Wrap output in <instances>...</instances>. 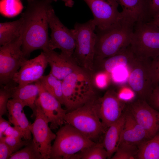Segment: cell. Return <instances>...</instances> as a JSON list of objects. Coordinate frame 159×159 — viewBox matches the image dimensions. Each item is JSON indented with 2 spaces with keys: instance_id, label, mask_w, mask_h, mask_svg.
<instances>
[{
  "instance_id": "1",
  "label": "cell",
  "mask_w": 159,
  "mask_h": 159,
  "mask_svg": "<svg viewBox=\"0 0 159 159\" xmlns=\"http://www.w3.org/2000/svg\"><path fill=\"white\" fill-rule=\"evenodd\" d=\"M52 0H31L27 1L23 19L21 34V49L27 58L31 53L37 49L49 48V38L47 14L52 7Z\"/></svg>"
},
{
  "instance_id": "2",
  "label": "cell",
  "mask_w": 159,
  "mask_h": 159,
  "mask_svg": "<svg viewBox=\"0 0 159 159\" xmlns=\"http://www.w3.org/2000/svg\"><path fill=\"white\" fill-rule=\"evenodd\" d=\"M62 86L63 105L67 112L97 97L91 74L82 68L64 79Z\"/></svg>"
},
{
  "instance_id": "3",
  "label": "cell",
  "mask_w": 159,
  "mask_h": 159,
  "mask_svg": "<svg viewBox=\"0 0 159 159\" xmlns=\"http://www.w3.org/2000/svg\"><path fill=\"white\" fill-rule=\"evenodd\" d=\"M134 26L123 20L115 27L104 31H97L94 64L127 48L130 45Z\"/></svg>"
},
{
  "instance_id": "4",
  "label": "cell",
  "mask_w": 159,
  "mask_h": 159,
  "mask_svg": "<svg viewBox=\"0 0 159 159\" xmlns=\"http://www.w3.org/2000/svg\"><path fill=\"white\" fill-rule=\"evenodd\" d=\"M95 99L66 114L65 123L68 124L93 142H102V136L106 128L99 118L96 109Z\"/></svg>"
},
{
  "instance_id": "5",
  "label": "cell",
  "mask_w": 159,
  "mask_h": 159,
  "mask_svg": "<svg viewBox=\"0 0 159 159\" xmlns=\"http://www.w3.org/2000/svg\"><path fill=\"white\" fill-rule=\"evenodd\" d=\"M94 20L74 25L75 46L72 57L78 65L90 73L94 71L95 48L97 38Z\"/></svg>"
},
{
  "instance_id": "6",
  "label": "cell",
  "mask_w": 159,
  "mask_h": 159,
  "mask_svg": "<svg viewBox=\"0 0 159 159\" xmlns=\"http://www.w3.org/2000/svg\"><path fill=\"white\" fill-rule=\"evenodd\" d=\"M135 25L130 48L136 57L152 60L159 55V27L150 20Z\"/></svg>"
},
{
  "instance_id": "7",
  "label": "cell",
  "mask_w": 159,
  "mask_h": 159,
  "mask_svg": "<svg viewBox=\"0 0 159 159\" xmlns=\"http://www.w3.org/2000/svg\"><path fill=\"white\" fill-rule=\"evenodd\" d=\"M56 135L49 159H71L75 154L96 143L67 123Z\"/></svg>"
},
{
  "instance_id": "8",
  "label": "cell",
  "mask_w": 159,
  "mask_h": 159,
  "mask_svg": "<svg viewBox=\"0 0 159 159\" xmlns=\"http://www.w3.org/2000/svg\"><path fill=\"white\" fill-rule=\"evenodd\" d=\"M22 39L20 36L0 47V83L6 85L27 59L21 49Z\"/></svg>"
},
{
  "instance_id": "9",
  "label": "cell",
  "mask_w": 159,
  "mask_h": 159,
  "mask_svg": "<svg viewBox=\"0 0 159 159\" xmlns=\"http://www.w3.org/2000/svg\"><path fill=\"white\" fill-rule=\"evenodd\" d=\"M151 60L138 58L135 56L127 67V79L129 87L138 98L146 100L154 86L150 72Z\"/></svg>"
},
{
  "instance_id": "10",
  "label": "cell",
  "mask_w": 159,
  "mask_h": 159,
  "mask_svg": "<svg viewBox=\"0 0 159 159\" xmlns=\"http://www.w3.org/2000/svg\"><path fill=\"white\" fill-rule=\"evenodd\" d=\"M47 19L51 30L49 48L52 50L60 49L61 53L72 56L75 46L74 29H69L62 23L56 15L53 7L48 11Z\"/></svg>"
},
{
  "instance_id": "11",
  "label": "cell",
  "mask_w": 159,
  "mask_h": 159,
  "mask_svg": "<svg viewBox=\"0 0 159 159\" xmlns=\"http://www.w3.org/2000/svg\"><path fill=\"white\" fill-rule=\"evenodd\" d=\"M93 14L97 31H105L119 24L123 20L117 0H82Z\"/></svg>"
},
{
  "instance_id": "12",
  "label": "cell",
  "mask_w": 159,
  "mask_h": 159,
  "mask_svg": "<svg viewBox=\"0 0 159 159\" xmlns=\"http://www.w3.org/2000/svg\"><path fill=\"white\" fill-rule=\"evenodd\" d=\"M36 114L34 121L30 125V130L33 136V141L41 154L43 159H48L52 148L51 143L56 135L49 127V123L44 116L37 100Z\"/></svg>"
},
{
  "instance_id": "13",
  "label": "cell",
  "mask_w": 159,
  "mask_h": 159,
  "mask_svg": "<svg viewBox=\"0 0 159 159\" xmlns=\"http://www.w3.org/2000/svg\"><path fill=\"white\" fill-rule=\"evenodd\" d=\"M125 108L145 130L150 139L159 131V112L144 100L138 98L126 102Z\"/></svg>"
},
{
  "instance_id": "14",
  "label": "cell",
  "mask_w": 159,
  "mask_h": 159,
  "mask_svg": "<svg viewBox=\"0 0 159 159\" xmlns=\"http://www.w3.org/2000/svg\"><path fill=\"white\" fill-rule=\"evenodd\" d=\"M126 102L119 97L117 92L108 90L101 97L95 100L97 115L107 128L116 122L122 115Z\"/></svg>"
},
{
  "instance_id": "15",
  "label": "cell",
  "mask_w": 159,
  "mask_h": 159,
  "mask_svg": "<svg viewBox=\"0 0 159 159\" xmlns=\"http://www.w3.org/2000/svg\"><path fill=\"white\" fill-rule=\"evenodd\" d=\"M39 90L37 100L51 129L55 130L65 124L64 118L67 110L53 96L47 92L39 81L35 82Z\"/></svg>"
},
{
  "instance_id": "16",
  "label": "cell",
  "mask_w": 159,
  "mask_h": 159,
  "mask_svg": "<svg viewBox=\"0 0 159 159\" xmlns=\"http://www.w3.org/2000/svg\"><path fill=\"white\" fill-rule=\"evenodd\" d=\"M48 64L43 52L37 57L28 59L14 76L13 81L18 85L31 84L39 80Z\"/></svg>"
},
{
  "instance_id": "17",
  "label": "cell",
  "mask_w": 159,
  "mask_h": 159,
  "mask_svg": "<svg viewBox=\"0 0 159 159\" xmlns=\"http://www.w3.org/2000/svg\"><path fill=\"white\" fill-rule=\"evenodd\" d=\"M43 52L50 67V73L59 80H62L69 74L81 68L72 56L69 57L61 53L59 54L49 48Z\"/></svg>"
},
{
  "instance_id": "18",
  "label": "cell",
  "mask_w": 159,
  "mask_h": 159,
  "mask_svg": "<svg viewBox=\"0 0 159 159\" xmlns=\"http://www.w3.org/2000/svg\"><path fill=\"white\" fill-rule=\"evenodd\" d=\"M126 110V113L124 114L125 120L121 133L120 144L138 146L150 138L145 130L138 123L132 114Z\"/></svg>"
},
{
  "instance_id": "19",
  "label": "cell",
  "mask_w": 159,
  "mask_h": 159,
  "mask_svg": "<svg viewBox=\"0 0 159 159\" xmlns=\"http://www.w3.org/2000/svg\"><path fill=\"white\" fill-rule=\"evenodd\" d=\"M25 105L21 101L15 99L9 100L7 105L9 121L22 134L25 140L30 141L31 132L30 124L24 111Z\"/></svg>"
},
{
  "instance_id": "20",
  "label": "cell",
  "mask_w": 159,
  "mask_h": 159,
  "mask_svg": "<svg viewBox=\"0 0 159 159\" xmlns=\"http://www.w3.org/2000/svg\"><path fill=\"white\" fill-rule=\"evenodd\" d=\"M121 6L123 19L135 25L137 22L150 20L148 0H117Z\"/></svg>"
},
{
  "instance_id": "21",
  "label": "cell",
  "mask_w": 159,
  "mask_h": 159,
  "mask_svg": "<svg viewBox=\"0 0 159 159\" xmlns=\"http://www.w3.org/2000/svg\"><path fill=\"white\" fill-rule=\"evenodd\" d=\"M135 57L129 46L113 56L95 62L94 65V69L96 66L97 71H105L110 74L115 68L118 67H127Z\"/></svg>"
},
{
  "instance_id": "22",
  "label": "cell",
  "mask_w": 159,
  "mask_h": 159,
  "mask_svg": "<svg viewBox=\"0 0 159 159\" xmlns=\"http://www.w3.org/2000/svg\"><path fill=\"white\" fill-rule=\"evenodd\" d=\"M39 95L37 85L29 84L22 85L14 86L11 91V98L19 100L29 107L33 112L32 116L36 114V103Z\"/></svg>"
},
{
  "instance_id": "23",
  "label": "cell",
  "mask_w": 159,
  "mask_h": 159,
  "mask_svg": "<svg viewBox=\"0 0 159 159\" xmlns=\"http://www.w3.org/2000/svg\"><path fill=\"white\" fill-rule=\"evenodd\" d=\"M125 120V114H123L116 122L107 128L104 135L102 143L107 152L108 159H111L119 146Z\"/></svg>"
},
{
  "instance_id": "24",
  "label": "cell",
  "mask_w": 159,
  "mask_h": 159,
  "mask_svg": "<svg viewBox=\"0 0 159 159\" xmlns=\"http://www.w3.org/2000/svg\"><path fill=\"white\" fill-rule=\"evenodd\" d=\"M22 18L12 21L0 23V45L7 44L21 35Z\"/></svg>"
},
{
  "instance_id": "25",
  "label": "cell",
  "mask_w": 159,
  "mask_h": 159,
  "mask_svg": "<svg viewBox=\"0 0 159 159\" xmlns=\"http://www.w3.org/2000/svg\"><path fill=\"white\" fill-rule=\"evenodd\" d=\"M136 159H159V131L153 138L138 146Z\"/></svg>"
},
{
  "instance_id": "26",
  "label": "cell",
  "mask_w": 159,
  "mask_h": 159,
  "mask_svg": "<svg viewBox=\"0 0 159 159\" xmlns=\"http://www.w3.org/2000/svg\"><path fill=\"white\" fill-rule=\"evenodd\" d=\"M43 87L49 93L63 104L62 80H59L49 73L43 75L39 80Z\"/></svg>"
},
{
  "instance_id": "27",
  "label": "cell",
  "mask_w": 159,
  "mask_h": 159,
  "mask_svg": "<svg viewBox=\"0 0 159 159\" xmlns=\"http://www.w3.org/2000/svg\"><path fill=\"white\" fill-rule=\"evenodd\" d=\"M108 155L102 142L96 143L73 155L71 159H105Z\"/></svg>"
},
{
  "instance_id": "28",
  "label": "cell",
  "mask_w": 159,
  "mask_h": 159,
  "mask_svg": "<svg viewBox=\"0 0 159 159\" xmlns=\"http://www.w3.org/2000/svg\"><path fill=\"white\" fill-rule=\"evenodd\" d=\"M21 0H1V14L7 17H12L19 14L23 6Z\"/></svg>"
},
{
  "instance_id": "29",
  "label": "cell",
  "mask_w": 159,
  "mask_h": 159,
  "mask_svg": "<svg viewBox=\"0 0 159 159\" xmlns=\"http://www.w3.org/2000/svg\"><path fill=\"white\" fill-rule=\"evenodd\" d=\"M9 159H43L32 140L25 147L13 153Z\"/></svg>"
},
{
  "instance_id": "30",
  "label": "cell",
  "mask_w": 159,
  "mask_h": 159,
  "mask_svg": "<svg viewBox=\"0 0 159 159\" xmlns=\"http://www.w3.org/2000/svg\"><path fill=\"white\" fill-rule=\"evenodd\" d=\"M138 146L130 144L120 143L111 159H135Z\"/></svg>"
},
{
  "instance_id": "31",
  "label": "cell",
  "mask_w": 159,
  "mask_h": 159,
  "mask_svg": "<svg viewBox=\"0 0 159 159\" xmlns=\"http://www.w3.org/2000/svg\"><path fill=\"white\" fill-rule=\"evenodd\" d=\"M16 84L13 81L6 85H1L0 89V116L6 112L9 99L11 98V91Z\"/></svg>"
},
{
  "instance_id": "32",
  "label": "cell",
  "mask_w": 159,
  "mask_h": 159,
  "mask_svg": "<svg viewBox=\"0 0 159 159\" xmlns=\"http://www.w3.org/2000/svg\"><path fill=\"white\" fill-rule=\"evenodd\" d=\"M91 76L95 87L101 90L106 88L111 80L110 74L104 71L94 72Z\"/></svg>"
},
{
  "instance_id": "33",
  "label": "cell",
  "mask_w": 159,
  "mask_h": 159,
  "mask_svg": "<svg viewBox=\"0 0 159 159\" xmlns=\"http://www.w3.org/2000/svg\"><path fill=\"white\" fill-rule=\"evenodd\" d=\"M0 139H2L13 151L14 153L23 146L28 144L30 141L23 140L21 138H18L11 136H3Z\"/></svg>"
},
{
  "instance_id": "34",
  "label": "cell",
  "mask_w": 159,
  "mask_h": 159,
  "mask_svg": "<svg viewBox=\"0 0 159 159\" xmlns=\"http://www.w3.org/2000/svg\"><path fill=\"white\" fill-rule=\"evenodd\" d=\"M111 79L115 83L122 82L127 79L128 72L127 67L120 66L115 68L111 73Z\"/></svg>"
},
{
  "instance_id": "35",
  "label": "cell",
  "mask_w": 159,
  "mask_h": 159,
  "mask_svg": "<svg viewBox=\"0 0 159 159\" xmlns=\"http://www.w3.org/2000/svg\"><path fill=\"white\" fill-rule=\"evenodd\" d=\"M145 101L151 107L159 112V84L154 85Z\"/></svg>"
},
{
  "instance_id": "36",
  "label": "cell",
  "mask_w": 159,
  "mask_h": 159,
  "mask_svg": "<svg viewBox=\"0 0 159 159\" xmlns=\"http://www.w3.org/2000/svg\"><path fill=\"white\" fill-rule=\"evenodd\" d=\"M150 72L154 85L159 84V55L151 61Z\"/></svg>"
},
{
  "instance_id": "37",
  "label": "cell",
  "mask_w": 159,
  "mask_h": 159,
  "mask_svg": "<svg viewBox=\"0 0 159 159\" xmlns=\"http://www.w3.org/2000/svg\"><path fill=\"white\" fill-rule=\"evenodd\" d=\"M148 15L150 20L159 16V0H148Z\"/></svg>"
},
{
  "instance_id": "38",
  "label": "cell",
  "mask_w": 159,
  "mask_h": 159,
  "mask_svg": "<svg viewBox=\"0 0 159 159\" xmlns=\"http://www.w3.org/2000/svg\"><path fill=\"white\" fill-rule=\"evenodd\" d=\"M13 151L2 139H0V159H9Z\"/></svg>"
},
{
  "instance_id": "39",
  "label": "cell",
  "mask_w": 159,
  "mask_h": 159,
  "mask_svg": "<svg viewBox=\"0 0 159 159\" xmlns=\"http://www.w3.org/2000/svg\"><path fill=\"white\" fill-rule=\"evenodd\" d=\"M119 98L125 101L131 99L135 94L133 91L129 87H122L117 92Z\"/></svg>"
},
{
  "instance_id": "40",
  "label": "cell",
  "mask_w": 159,
  "mask_h": 159,
  "mask_svg": "<svg viewBox=\"0 0 159 159\" xmlns=\"http://www.w3.org/2000/svg\"><path fill=\"white\" fill-rule=\"evenodd\" d=\"M11 123L0 116V138L3 136V133Z\"/></svg>"
},
{
  "instance_id": "41",
  "label": "cell",
  "mask_w": 159,
  "mask_h": 159,
  "mask_svg": "<svg viewBox=\"0 0 159 159\" xmlns=\"http://www.w3.org/2000/svg\"><path fill=\"white\" fill-rule=\"evenodd\" d=\"M15 129V127L9 126L3 133V135L5 136H10L13 133Z\"/></svg>"
},
{
  "instance_id": "42",
  "label": "cell",
  "mask_w": 159,
  "mask_h": 159,
  "mask_svg": "<svg viewBox=\"0 0 159 159\" xmlns=\"http://www.w3.org/2000/svg\"><path fill=\"white\" fill-rule=\"evenodd\" d=\"M54 1L57 0H61L63 1L65 4V5L69 7H72L74 4V1L72 0H52Z\"/></svg>"
},
{
  "instance_id": "43",
  "label": "cell",
  "mask_w": 159,
  "mask_h": 159,
  "mask_svg": "<svg viewBox=\"0 0 159 159\" xmlns=\"http://www.w3.org/2000/svg\"><path fill=\"white\" fill-rule=\"evenodd\" d=\"M150 21L159 27V16L154 18Z\"/></svg>"
},
{
  "instance_id": "44",
  "label": "cell",
  "mask_w": 159,
  "mask_h": 159,
  "mask_svg": "<svg viewBox=\"0 0 159 159\" xmlns=\"http://www.w3.org/2000/svg\"><path fill=\"white\" fill-rule=\"evenodd\" d=\"M26 0V1H30V0Z\"/></svg>"
}]
</instances>
